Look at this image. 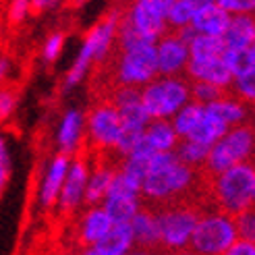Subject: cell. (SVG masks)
<instances>
[{"label": "cell", "mask_w": 255, "mask_h": 255, "mask_svg": "<svg viewBox=\"0 0 255 255\" xmlns=\"http://www.w3.org/2000/svg\"><path fill=\"white\" fill-rule=\"evenodd\" d=\"M203 181V172L193 170L170 154H151L147 172L141 181V199L158 203V208L187 201V195Z\"/></svg>", "instance_id": "1"}, {"label": "cell", "mask_w": 255, "mask_h": 255, "mask_svg": "<svg viewBox=\"0 0 255 255\" xmlns=\"http://www.w3.org/2000/svg\"><path fill=\"white\" fill-rule=\"evenodd\" d=\"M255 187V162L237 164L220 174L206 176V193L214 208L228 216L245 212L253 206Z\"/></svg>", "instance_id": "2"}, {"label": "cell", "mask_w": 255, "mask_h": 255, "mask_svg": "<svg viewBox=\"0 0 255 255\" xmlns=\"http://www.w3.org/2000/svg\"><path fill=\"white\" fill-rule=\"evenodd\" d=\"M121 19H123V10L121 8H110L106 15L87 31L79 52H77V56H75L73 65L67 73V77H65V87L67 89L79 85L87 77L89 69L108 58L112 46L117 44Z\"/></svg>", "instance_id": "3"}, {"label": "cell", "mask_w": 255, "mask_h": 255, "mask_svg": "<svg viewBox=\"0 0 255 255\" xmlns=\"http://www.w3.org/2000/svg\"><path fill=\"white\" fill-rule=\"evenodd\" d=\"M247 162H255V127L241 125L228 129L210 147L206 166L201 172H206V176H214L237 166V164Z\"/></svg>", "instance_id": "4"}, {"label": "cell", "mask_w": 255, "mask_h": 255, "mask_svg": "<svg viewBox=\"0 0 255 255\" xmlns=\"http://www.w3.org/2000/svg\"><path fill=\"white\" fill-rule=\"evenodd\" d=\"M191 102V81L187 77H158L141 87V106L149 121H172L174 114Z\"/></svg>", "instance_id": "5"}, {"label": "cell", "mask_w": 255, "mask_h": 255, "mask_svg": "<svg viewBox=\"0 0 255 255\" xmlns=\"http://www.w3.org/2000/svg\"><path fill=\"white\" fill-rule=\"evenodd\" d=\"M154 212L160 235V251L189 249L201 210L189 201H178V203H170V206H162Z\"/></svg>", "instance_id": "6"}, {"label": "cell", "mask_w": 255, "mask_h": 255, "mask_svg": "<svg viewBox=\"0 0 255 255\" xmlns=\"http://www.w3.org/2000/svg\"><path fill=\"white\" fill-rule=\"evenodd\" d=\"M158 77L156 44L137 42L129 48H119V56L112 69L114 87L141 89Z\"/></svg>", "instance_id": "7"}, {"label": "cell", "mask_w": 255, "mask_h": 255, "mask_svg": "<svg viewBox=\"0 0 255 255\" xmlns=\"http://www.w3.org/2000/svg\"><path fill=\"white\" fill-rule=\"evenodd\" d=\"M239 241L235 218L216 208L201 210L199 220L191 237L189 251L195 255H222Z\"/></svg>", "instance_id": "8"}, {"label": "cell", "mask_w": 255, "mask_h": 255, "mask_svg": "<svg viewBox=\"0 0 255 255\" xmlns=\"http://www.w3.org/2000/svg\"><path fill=\"white\" fill-rule=\"evenodd\" d=\"M170 123L174 127L178 139L195 141L206 147H212L228 131L206 106L195 104V102H189L185 108L178 110Z\"/></svg>", "instance_id": "9"}, {"label": "cell", "mask_w": 255, "mask_h": 255, "mask_svg": "<svg viewBox=\"0 0 255 255\" xmlns=\"http://www.w3.org/2000/svg\"><path fill=\"white\" fill-rule=\"evenodd\" d=\"M168 8L170 0H137L127 10H123V21L143 42L156 44L170 31L166 21Z\"/></svg>", "instance_id": "10"}, {"label": "cell", "mask_w": 255, "mask_h": 255, "mask_svg": "<svg viewBox=\"0 0 255 255\" xmlns=\"http://www.w3.org/2000/svg\"><path fill=\"white\" fill-rule=\"evenodd\" d=\"M121 131H123L121 114L108 100L98 102L85 114V139L89 147L98 151H106V149L114 151Z\"/></svg>", "instance_id": "11"}, {"label": "cell", "mask_w": 255, "mask_h": 255, "mask_svg": "<svg viewBox=\"0 0 255 255\" xmlns=\"http://www.w3.org/2000/svg\"><path fill=\"white\" fill-rule=\"evenodd\" d=\"M89 168H92V164L83 156H75L71 160L65 185H62V191L56 201V210L60 214L69 216L75 214L81 206H85V187H87Z\"/></svg>", "instance_id": "12"}, {"label": "cell", "mask_w": 255, "mask_h": 255, "mask_svg": "<svg viewBox=\"0 0 255 255\" xmlns=\"http://www.w3.org/2000/svg\"><path fill=\"white\" fill-rule=\"evenodd\" d=\"M156 65L160 77H183L189 65V46L176 31H168L156 42Z\"/></svg>", "instance_id": "13"}, {"label": "cell", "mask_w": 255, "mask_h": 255, "mask_svg": "<svg viewBox=\"0 0 255 255\" xmlns=\"http://www.w3.org/2000/svg\"><path fill=\"white\" fill-rule=\"evenodd\" d=\"M85 139V112L79 108H69L58 123L56 147L58 154L75 158Z\"/></svg>", "instance_id": "14"}, {"label": "cell", "mask_w": 255, "mask_h": 255, "mask_svg": "<svg viewBox=\"0 0 255 255\" xmlns=\"http://www.w3.org/2000/svg\"><path fill=\"white\" fill-rule=\"evenodd\" d=\"M71 160L73 158H69V156L56 154L48 162V166L42 174L40 187H37V201H40L42 208H56L58 195L62 191V185H65V178H67V172L71 166Z\"/></svg>", "instance_id": "15"}, {"label": "cell", "mask_w": 255, "mask_h": 255, "mask_svg": "<svg viewBox=\"0 0 255 255\" xmlns=\"http://www.w3.org/2000/svg\"><path fill=\"white\" fill-rule=\"evenodd\" d=\"M112 228V220L108 218L106 210L102 206H92V208H85L79 218H77V241L83 245V249H89V247H96L102 243Z\"/></svg>", "instance_id": "16"}, {"label": "cell", "mask_w": 255, "mask_h": 255, "mask_svg": "<svg viewBox=\"0 0 255 255\" xmlns=\"http://www.w3.org/2000/svg\"><path fill=\"white\" fill-rule=\"evenodd\" d=\"M228 23H231V15L218 4V0H199V6L189 27L197 35L222 37Z\"/></svg>", "instance_id": "17"}, {"label": "cell", "mask_w": 255, "mask_h": 255, "mask_svg": "<svg viewBox=\"0 0 255 255\" xmlns=\"http://www.w3.org/2000/svg\"><path fill=\"white\" fill-rule=\"evenodd\" d=\"M187 79L210 83L214 87L228 92L233 85V73L226 67L224 58H210V60H189L187 65Z\"/></svg>", "instance_id": "18"}, {"label": "cell", "mask_w": 255, "mask_h": 255, "mask_svg": "<svg viewBox=\"0 0 255 255\" xmlns=\"http://www.w3.org/2000/svg\"><path fill=\"white\" fill-rule=\"evenodd\" d=\"M178 135L170 121H149V125L143 131L141 145L137 151H145V154H170L178 145ZM135 151V154H137Z\"/></svg>", "instance_id": "19"}, {"label": "cell", "mask_w": 255, "mask_h": 255, "mask_svg": "<svg viewBox=\"0 0 255 255\" xmlns=\"http://www.w3.org/2000/svg\"><path fill=\"white\" fill-rule=\"evenodd\" d=\"M114 170L117 164H112L108 160H98L92 168H89L87 176V187H85V208L92 206H102L110 191Z\"/></svg>", "instance_id": "20"}, {"label": "cell", "mask_w": 255, "mask_h": 255, "mask_svg": "<svg viewBox=\"0 0 255 255\" xmlns=\"http://www.w3.org/2000/svg\"><path fill=\"white\" fill-rule=\"evenodd\" d=\"M206 108L226 127V129H233V127H241V125H249V117H251L249 104H245L243 100H239L231 92L222 94L218 100L212 102V104L206 106Z\"/></svg>", "instance_id": "21"}, {"label": "cell", "mask_w": 255, "mask_h": 255, "mask_svg": "<svg viewBox=\"0 0 255 255\" xmlns=\"http://www.w3.org/2000/svg\"><path fill=\"white\" fill-rule=\"evenodd\" d=\"M131 233H133V243L135 249H145V251H160V235H158V222H156V212L141 208L137 216L131 220Z\"/></svg>", "instance_id": "22"}, {"label": "cell", "mask_w": 255, "mask_h": 255, "mask_svg": "<svg viewBox=\"0 0 255 255\" xmlns=\"http://www.w3.org/2000/svg\"><path fill=\"white\" fill-rule=\"evenodd\" d=\"M226 50H249L255 42V17L231 15V23L222 35Z\"/></svg>", "instance_id": "23"}, {"label": "cell", "mask_w": 255, "mask_h": 255, "mask_svg": "<svg viewBox=\"0 0 255 255\" xmlns=\"http://www.w3.org/2000/svg\"><path fill=\"white\" fill-rule=\"evenodd\" d=\"M141 197L133 195H121V193H108L102 208L106 210L108 218L112 224H131V220L137 216V212L141 210Z\"/></svg>", "instance_id": "24"}, {"label": "cell", "mask_w": 255, "mask_h": 255, "mask_svg": "<svg viewBox=\"0 0 255 255\" xmlns=\"http://www.w3.org/2000/svg\"><path fill=\"white\" fill-rule=\"evenodd\" d=\"M96 247L108 255H129L135 249L131 226L129 224H112L110 233L102 239V243Z\"/></svg>", "instance_id": "25"}, {"label": "cell", "mask_w": 255, "mask_h": 255, "mask_svg": "<svg viewBox=\"0 0 255 255\" xmlns=\"http://www.w3.org/2000/svg\"><path fill=\"white\" fill-rule=\"evenodd\" d=\"M222 54H224L222 37L195 35L189 44V60H210V58H220Z\"/></svg>", "instance_id": "26"}, {"label": "cell", "mask_w": 255, "mask_h": 255, "mask_svg": "<svg viewBox=\"0 0 255 255\" xmlns=\"http://www.w3.org/2000/svg\"><path fill=\"white\" fill-rule=\"evenodd\" d=\"M208 154H210V147L195 143V141H185V139H181L176 149H174L176 160L181 164H185V166L193 168V170H201L203 166H206Z\"/></svg>", "instance_id": "27"}, {"label": "cell", "mask_w": 255, "mask_h": 255, "mask_svg": "<svg viewBox=\"0 0 255 255\" xmlns=\"http://www.w3.org/2000/svg\"><path fill=\"white\" fill-rule=\"evenodd\" d=\"M197 6H199V0H170V8L166 15L168 29L178 31L183 27H189Z\"/></svg>", "instance_id": "28"}, {"label": "cell", "mask_w": 255, "mask_h": 255, "mask_svg": "<svg viewBox=\"0 0 255 255\" xmlns=\"http://www.w3.org/2000/svg\"><path fill=\"white\" fill-rule=\"evenodd\" d=\"M233 96L243 100L245 104H255V65L233 77V85L228 89Z\"/></svg>", "instance_id": "29"}, {"label": "cell", "mask_w": 255, "mask_h": 255, "mask_svg": "<svg viewBox=\"0 0 255 255\" xmlns=\"http://www.w3.org/2000/svg\"><path fill=\"white\" fill-rule=\"evenodd\" d=\"M119 114H121V121H123V127H131V129H145L149 125V117L145 108L141 106V100L135 102V104H129L125 108H119Z\"/></svg>", "instance_id": "30"}, {"label": "cell", "mask_w": 255, "mask_h": 255, "mask_svg": "<svg viewBox=\"0 0 255 255\" xmlns=\"http://www.w3.org/2000/svg\"><path fill=\"white\" fill-rule=\"evenodd\" d=\"M235 226H237L239 241L255 245V208L253 206L235 216Z\"/></svg>", "instance_id": "31"}, {"label": "cell", "mask_w": 255, "mask_h": 255, "mask_svg": "<svg viewBox=\"0 0 255 255\" xmlns=\"http://www.w3.org/2000/svg\"><path fill=\"white\" fill-rule=\"evenodd\" d=\"M222 94V89L214 87L210 83H201V81H191V102L195 104H201V106H210L212 102H216Z\"/></svg>", "instance_id": "32"}, {"label": "cell", "mask_w": 255, "mask_h": 255, "mask_svg": "<svg viewBox=\"0 0 255 255\" xmlns=\"http://www.w3.org/2000/svg\"><path fill=\"white\" fill-rule=\"evenodd\" d=\"M62 48H65V33L52 31L46 37V42L42 46V60L48 62V65H52V62H56L58 56L62 54Z\"/></svg>", "instance_id": "33"}, {"label": "cell", "mask_w": 255, "mask_h": 255, "mask_svg": "<svg viewBox=\"0 0 255 255\" xmlns=\"http://www.w3.org/2000/svg\"><path fill=\"white\" fill-rule=\"evenodd\" d=\"M17 102H19V92L15 87H8V85L0 87V123H6L12 117Z\"/></svg>", "instance_id": "34"}, {"label": "cell", "mask_w": 255, "mask_h": 255, "mask_svg": "<svg viewBox=\"0 0 255 255\" xmlns=\"http://www.w3.org/2000/svg\"><path fill=\"white\" fill-rule=\"evenodd\" d=\"M29 12H31V2H27V0H15L8 6V19L10 23H23Z\"/></svg>", "instance_id": "35"}, {"label": "cell", "mask_w": 255, "mask_h": 255, "mask_svg": "<svg viewBox=\"0 0 255 255\" xmlns=\"http://www.w3.org/2000/svg\"><path fill=\"white\" fill-rule=\"evenodd\" d=\"M222 255H255V245L245 243V241H237V243L228 247Z\"/></svg>", "instance_id": "36"}, {"label": "cell", "mask_w": 255, "mask_h": 255, "mask_svg": "<svg viewBox=\"0 0 255 255\" xmlns=\"http://www.w3.org/2000/svg\"><path fill=\"white\" fill-rule=\"evenodd\" d=\"M8 176H10L8 164H0V195L4 193V189H6V185H8Z\"/></svg>", "instance_id": "37"}, {"label": "cell", "mask_w": 255, "mask_h": 255, "mask_svg": "<svg viewBox=\"0 0 255 255\" xmlns=\"http://www.w3.org/2000/svg\"><path fill=\"white\" fill-rule=\"evenodd\" d=\"M8 69H10V62H8V58H0V87H2V81L6 79Z\"/></svg>", "instance_id": "38"}, {"label": "cell", "mask_w": 255, "mask_h": 255, "mask_svg": "<svg viewBox=\"0 0 255 255\" xmlns=\"http://www.w3.org/2000/svg\"><path fill=\"white\" fill-rule=\"evenodd\" d=\"M0 164H8V149L2 135H0Z\"/></svg>", "instance_id": "39"}, {"label": "cell", "mask_w": 255, "mask_h": 255, "mask_svg": "<svg viewBox=\"0 0 255 255\" xmlns=\"http://www.w3.org/2000/svg\"><path fill=\"white\" fill-rule=\"evenodd\" d=\"M81 255H108V253L100 251L98 247H89V249H83V251H81Z\"/></svg>", "instance_id": "40"}, {"label": "cell", "mask_w": 255, "mask_h": 255, "mask_svg": "<svg viewBox=\"0 0 255 255\" xmlns=\"http://www.w3.org/2000/svg\"><path fill=\"white\" fill-rule=\"evenodd\" d=\"M158 255H195V253L189 251V249H185V251H160Z\"/></svg>", "instance_id": "41"}, {"label": "cell", "mask_w": 255, "mask_h": 255, "mask_svg": "<svg viewBox=\"0 0 255 255\" xmlns=\"http://www.w3.org/2000/svg\"><path fill=\"white\" fill-rule=\"evenodd\" d=\"M160 251H145V249H133L129 255H158Z\"/></svg>", "instance_id": "42"}, {"label": "cell", "mask_w": 255, "mask_h": 255, "mask_svg": "<svg viewBox=\"0 0 255 255\" xmlns=\"http://www.w3.org/2000/svg\"><path fill=\"white\" fill-rule=\"evenodd\" d=\"M251 54H253V58H255V42H253V46H251Z\"/></svg>", "instance_id": "43"}, {"label": "cell", "mask_w": 255, "mask_h": 255, "mask_svg": "<svg viewBox=\"0 0 255 255\" xmlns=\"http://www.w3.org/2000/svg\"><path fill=\"white\" fill-rule=\"evenodd\" d=\"M253 208H255V187H253Z\"/></svg>", "instance_id": "44"}]
</instances>
